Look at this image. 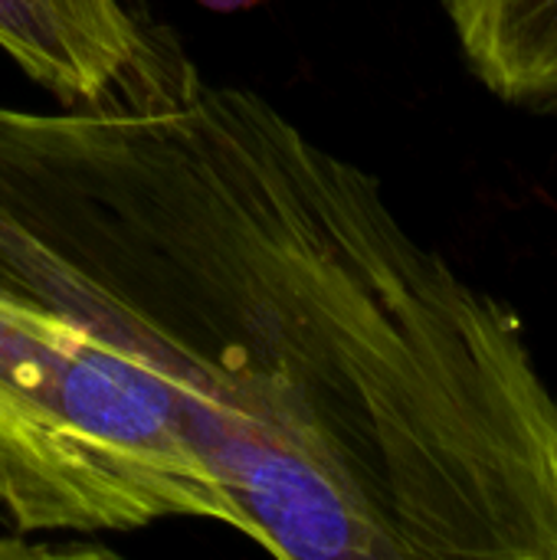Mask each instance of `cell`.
<instances>
[{
	"instance_id": "cell-1",
	"label": "cell",
	"mask_w": 557,
	"mask_h": 560,
	"mask_svg": "<svg viewBox=\"0 0 557 560\" xmlns=\"http://www.w3.org/2000/svg\"><path fill=\"white\" fill-rule=\"evenodd\" d=\"M0 515L557 560V397L371 171L167 30L98 102H0Z\"/></svg>"
},
{
	"instance_id": "cell-2",
	"label": "cell",
	"mask_w": 557,
	"mask_h": 560,
	"mask_svg": "<svg viewBox=\"0 0 557 560\" xmlns=\"http://www.w3.org/2000/svg\"><path fill=\"white\" fill-rule=\"evenodd\" d=\"M164 33L148 0H0V52L56 105L121 89Z\"/></svg>"
},
{
	"instance_id": "cell-3",
	"label": "cell",
	"mask_w": 557,
	"mask_h": 560,
	"mask_svg": "<svg viewBox=\"0 0 557 560\" xmlns=\"http://www.w3.org/2000/svg\"><path fill=\"white\" fill-rule=\"evenodd\" d=\"M473 75L502 102L557 108V0H446Z\"/></svg>"
}]
</instances>
